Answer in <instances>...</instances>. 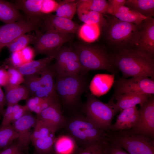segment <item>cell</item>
I'll use <instances>...</instances> for the list:
<instances>
[{
    "mask_svg": "<svg viewBox=\"0 0 154 154\" xmlns=\"http://www.w3.org/2000/svg\"><path fill=\"white\" fill-rule=\"evenodd\" d=\"M43 0H17L14 4L24 13L27 20L37 21L43 15L41 11Z\"/></svg>",
    "mask_w": 154,
    "mask_h": 154,
    "instance_id": "ffe728a7",
    "label": "cell"
},
{
    "mask_svg": "<svg viewBox=\"0 0 154 154\" xmlns=\"http://www.w3.org/2000/svg\"><path fill=\"white\" fill-rule=\"evenodd\" d=\"M6 104L7 106L18 103L27 99L30 94L25 86L8 84L4 87Z\"/></svg>",
    "mask_w": 154,
    "mask_h": 154,
    "instance_id": "603a6c76",
    "label": "cell"
},
{
    "mask_svg": "<svg viewBox=\"0 0 154 154\" xmlns=\"http://www.w3.org/2000/svg\"><path fill=\"white\" fill-rule=\"evenodd\" d=\"M77 2L74 0H65L59 2L56 11L58 16L72 20L76 12Z\"/></svg>",
    "mask_w": 154,
    "mask_h": 154,
    "instance_id": "d6a6232c",
    "label": "cell"
},
{
    "mask_svg": "<svg viewBox=\"0 0 154 154\" xmlns=\"http://www.w3.org/2000/svg\"><path fill=\"white\" fill-rule=\"evenodd\" d=\"M77 33L82 40L86 42H91L98 37L100 33V28L96 25L84 23L80 26Z\"/></svg>",
    "mask_w": 154,
    "mask_h": 154,
    "instance_id": "4dcf8cb0",
    "label": "cell"
},
{
    "mask_svg": "<svg viewBox=\"0 0 154 154\" xmlns=\"http://www.w3.org/2000/svg\"><path fill=\"white\" fill-rule=\"evenodd\" d=\"M139 117L138 109L136 106L124 109L118 116L115 123L112 124L110 131H129L135 125Z\"/></svg>",
    "mask_w": 154,
    "mask_h": 154,
    "instance_id": "ac0fdd59",
    "label": "cell"
},
{
    "mask_svg": "<svg viewBox=\"0 0 154 154\" xmlns=\"http://www.w3.org/2000/svg\"><path fill=\"white\" fill-rule=\"evenodd\" d=\"M39 74L40 75L39 86L34 96L46 98L57 95L55 89L56 74L53 66L49 64Z\"/></svg>",
    "mask_w": 154,
    "mask_h": 154,
    "instance_id": "2e32d148",
    "label": "cell"
},
{
    "mask_svg": "<svg viewBox=\"0 0 154 154\" xmlns=\"http://www.w3.org/2000/svg\"><path fill=\"white\" fill-rule=\"evenodd\" d=\"M76 12L79 19L84 23L96 25L100 29L105 24L106 18L101 13L78 7Z\"/></svg>",
    "mask_w": 154,
    "mask_h": 154,
    "instance_id": "83f0119b",
    "label": "cell"
},
{
    "mask_svg": "<svg viewBox=\"0 0 154 154\" xmlns=\"http://www.w3.org/2000/svg\"><path fill=\"white\" fill-rule=\"evenodd\" d=\"M17 140L6 148L0 151V154H25Z\"/></svg>",
    "mask_w": 154,
    "mask_h": 154,
    "instance_id": "60d3db41",
    "label": "cell"
},
{
    "mask_svg": "<svg viewBox=\"0 0 154 154\" xmlns=\"http://www.w3.org/2000/svg\"><path fill=\"white\" fill-rule=\"evenodd\" d=\"M82 111L88 119L106 132L110 130L113 119L117 114L111 105L102 102L89 93L87 94Z\"/></svg>",
    "mask_w": 154,
    "mask_h": 154,
    "instance_id": "52a82bcc",
    "label": "cell"
},
{
    "mask_svg": "<svg viewBox=\"0 0 154 154\" xmlns=\"http://www.w3.org/2000/svg\"><path fill=\"white\" fill-rule=\"evenodd\" d=\"M124 5L146 17L154 16V0H126Z\"/></svg>",
    "mask_w": 154,
    "mask_h": 154,
    "instance_id": "484cf974",
    "label": "cell"
},
{
    "mask_svg": "<svg viewBox=\"0 0 154 154\" xmlns=\"http://www.w3.org/2000/svg\"><path fill=\"white\" fill-rule=\"evenodd\" d=\"M26 19L19 12L14 4L0 0V21L5 24Z\"/></svg>",
    "mask_w": 154,
    "mask_h": 154,
    "instance_id": "cb8c5ba5",
    "label": "cell"
},
{
    "mask_svg": "<svg viewBox=\"0 0 154 154\" xmlns=\"http://www.w3.org/2000/svg\"><path fill=\"white\" fill-rule=\"evenodd\" d=\"M82 72L87 73L90 70H104L115 74L118 70L114 65L112 54L97 45L79 44L75 47Z\"/></svg>",
    "mask_w": 154,
    "mask_h": 154,
    "instance_id": "277c9868",
    "label": "cell"
},
{
    "mask_svg": "<svg viewBox=\"0 0 154 154\" xmlns=\"http://www.w3.org/2000/svg\"><path fill=\"white\" fill-rule=\"evenodd\" d=\"M7 71L9 75L8 84L19 85L24 83V77L17 68L9 67Z\"/></svg>",
    "mask_w": 154,
    "mask_h": 154,
    "instance_id": "74e56055",
    "label": "cell"
},
{
    "mask_svg": "<svg viewBox=\"0 0 154 154\" xmlns=\"http://www.w3.org/2000/svg\"><path fill=\"white\" fill-rule=\"evenodd\" d=\"M106 141L118 145L129 154H154V140L141 134L126 131L106 132Z\"/></svg>",
    "mask_w": 154,
    "mask_h": 154,
    "instance_id": "8992f818",
    "label": "cell"
},
{
    "mask_svg": "<svg viewBox=\"0 0 154 154\" xmlns=\"http://www.w3.org/2000/svg\"><path fill=\"white\" fill-rule=\"evenodd\" d=\"M21 51L25 64L33 60L35 53L34 49L28 46L21 50Z\"/></svg>",
    "mask_w": 154,
    "mask_h": 154,
    "instance_id": "f6af8a7d",
    "label": "cell"
},
{
    "mask_svg": "<svg viewBox=\"0 0 154 154\" xmlns=\"http://www.w3.org/2000/svg\"><path fill=\"white\" fill-rule=\"evenodd\" d=\"M60 102L54 104L42 110L37 118L48 124L56 131L63 127L66 119L63 116Z\"/></svg>",
    "mask_w": 154,
    "mask_h": 154,
    "instance_id": "e0dca14e",
    "label": "cell"
},
{
    "mask_svg": "<svg viewBox=\"0 0 154 154\" xmlns=\"http://www.w3.org/2000/svg\"><path fill=\"white\" fill-rule=\"evenodd\" d=\"M6 104L5 94L0 86V116H2L4 110V107Z\"/></svg>",
    "mask_w": 154,
    "mask_h": 154,
    "instance_id": "c3c4849f",
    "label": "cell"
},
{
    "mask_svg": "<svg viewBox=\"0 0 154 154\" xmlns=\"http://www.w3.org/2000/svg\"><path fill=\"white\" fill-rule=\"evenodd\" d=\"M153 95L147 94L127 93L117 96L115 100L116 102L109 103L117 113L122 110L132 108L137 104L141 105L147 102Z\"/></svg>",
    "mask_w": 154,
    "mask_h": 154,
    "instance_id": "d6986e66",
    "label": "cell"
},
{
    "mask_svg": "<svg viewBox=\"0 0 154 154\" xmlns=\"http://www.w3.org/2000/svg\"><path fill=\"white\" fill-rule=\"evenodd\" d=\"M126 0H109L108 1L113 9V12L111 15L115 12L120 7L124 5Z\"/></svg>",
    "mask_w": 154,
    "mask_h": 154,
    "instance_id": "7dc6e473",
    "label": "cell"
},
{
    "mask_svg": "<svg viewBox=\"0 0 154 154\" xmlns=\"http://www.w3.org/2000/svg\"><path fill=\"white\" fill-rule=\"evenodd\" d=\"M9 83V75L7 71L3 68H0V86L4 87Z\"/></svg>",
    "mask_w": 154,
    "mask_h": 154,
    "instance_id": "bcb514c9",
    "label": "cell"
},
{
    "mask_svg": "<svg viewBox=\"0 0 154 154\" xmlns=\"http://www.w3.org/2000/svg\"><path fill=\"white\" fill-rule=\"evenodd\" d=\"M77 7L96 11L103 15H111L112 7L105 0H81L76 1Z\"/></svg>",
    "mask_w": 154,
    "mask_h": 154,
    "instance_id": "4316f807",
    "label": "cell"
},
{
    "mask_svg": "<svg viewBox=\"0 0 154 154\" xmlns=\"http://www.w3.org/2000/svg\"><path fill=\"white\" fill-rule=\"evenodd\" d=\"M138 121L131 130L126 131L131 134H140L154 138V97L152 95L148 100L140 105L138 109Z\"/></svg>",
    "mask_w": 154,
    "mask_h": 154,
    "instance_id": "7c38bea8",
    "label": "cell"
},
{
    "mask_svg": "<svg viewBox=\"0 0 154 154\" xmlns=\"http://www.w3.org/2000/svg\"><path fill=\"white\" fill-rule=\"evenodd\" d=\"M59 4V3L53 0H43L41 11L43 14H50L55 11Z\"/></svg>",
    "mask_w": 154,
    "mask_h": 154,
    "instance_id": "f35d334b",
    "label": "cell"
},
{
    "mask_svg": "<svg viewBox=\"0 0 154 154\" xmlns=\"http://www.w3.org/2000/svg\"><path fill=\"white\" fill-rule=\"evenodd\" d=\"M111 15L121 21L137 25L147 18L125 5L120 7Z\"/></svg>",
    "mask_w": 154,
    "mask_h": 154,
    "instance_id": "f1b7e54d",
    "label": "cell"
},
{
    "mask_svg": "<svg viewBox=\"0 0 154 154\" xmlns=\"http://www.w3.org/2000/svg\"><path fill=\"white\" fill-rule=\"evenodd\" d=\"M37 120V118L29 112L12 124L19 135L17 140L25 153H28L31 141V129L35 127Z\"/></svg>",
    "mask_w": 154,
    "mask_h": 154,
    "instance_id": "9a60e30c",
    "label": "cell"
},
{
    "mask_svg": "<svg viewBox=\"0 0 154 154\" xmlns=\"http://www.w3.org/2000/svg\"><path fill=\"white\" fill-rule=\"evenodd\" d=\"M18 137L12 124L0 127V151L9 146Z\"/></svg>",
    "mask_w": 154,
    "mask_h": 154,
    "instance_id": "1f68e13d",
    "label": "cell"
},
{
    "mask_svg": "<svg viewBox=\"0 0 154 154\" xmlns=\"http://www.w3.org/2000/svg\"><path fill=\"white\" fill-rule=\"evenodd\" d=\"M54 59L52 56H47L42 59L32 60L17 68L24 76L38 75Z\"/></svg>",
    "mask_w": 154,
    "mask_h": 154,
    "instance_id": "d4e9b609",
    "label": "cell"
},
{
    "mask_svg": "<svg viewBox=\"0 0 154 154\" xmlns=\"http://www.w3.org/2000/svg\"><path fill=\"white\" fill-rule=\"evenodd\" d=\"M114 93L108 102H114L119 95L127 93L147 94H154V79L143 76L132 77L129 79L120 78L113 84Z\"/></svg>",
    "mask_w": 154,
    "mask_h": 154,
    "instance_id": "9c48e42d",
    "label": "cell"
},
{
    "mask_svg": "<svg viewBox=\"0 0 154 154\" xmlns=\"http://www.w3.org/2000/svg\"><path fill=\"white\" fill-rule=\"evenodd\" d=\"M24 83L30 94L34 96L37 90L39 84L40 77L38 75L25 76Z\"/></svg>",
    "mask_w": 154,
    "mask_h": 154,
    "instance_id": "8d00e7d4",
    "label": "cell"
},
{
    "mask_svg": "<svg viewBox=\"0 0 154 154\" xmlns=\"http://www.w3.org/2000/svg\"><path fill=\"white\" fill-rule=\"evenodd\" d=\"M34 31L35 38L33 44L35 53L54 58L63 45L74 37L72 34L50 31L43 33L39 29Z\"/></svg>",
    "mask_w": 154,
    "mask_h": 154,
    "instance_id": "ba28073f",
    "label": "cell"
},
{
    "mask_svg": "<svg viewBox=\"0 0 154 154\" xmlns=\"http://www.w3.org/2000/svg\"><path fill=\"white\" fill-rule=\"evenodd\" d=\"M54 58L56 62L53 66L56 76H67L82 72L77 55L74 50L62 47Z\"/></svg>",
    "mask_w": 154,
    "mask_h": 154,
    "instance_id": "8fae6325",
    "label": "cell"
},
{
    "mask_svg": "<svg viewBox=\"0 0 154 154\" xmlns=\"http://www.w3.org/2000/svg\"><path fill=\"white\" fill-rule=\"evenodd\" d=\"M105 154H129L119 146L106 140Z\"/></svg>",
    "mask_w": 154,
    "mask_h": 154,
    "instance_id": "7bdbcfd3",
    "label": "cell"
},
{
    "mask_svg": "<svg viewBox=\"0 0 154 154\" xmlns=\"http://www.w3.org/2000/svg\"><path fill=\"white\" fill-rule=\"evenodd\" d=\"M78 145L74 138L66 133L56 137L53 151L55 154H76Z\"/></svg>",
    "mask_w": 154,
    "mask_h": 154,
    "instance_id": "7402d4cb",
    "label": "cell"
},
{
    "mask_svg": "<svg viewBox=\"0 0 154 154\" xmlns=\"http://www.w3.org/2000/svg\"><path fill=\"white\" fill-rule=\"evenodd\" d=\"M40 28L42 31H53L74 34L77 33L80 26L72 20L51 14H43Z\"/></svg>",
    "mask_w": 154,
    "mask_h": 154,
    "instance_id": "5bb4252c",
    "label": "cell"
},
{
    "mask_svg": "<svg viewBox=\"0 0 154 154\" xmlns=\"http://www.w3.org/2000/svg\"><path fill=\"white\" fill-rule=\"evenodd\" d=\"M63 128L82 148L106 141V132L81 114L66 119Z\"/></svg>",
    "mask_w": 154,
    "mask_h": 154,
    "instance_id": "3957f363",
    "label": "cell"
},
{
    "mask_svg": "<svg viewBox=\"0 0 154 154\" xmlns=\"http://www.w3.org/2000/svg\"><path fill=\"white\" fill-rule=\"evenodd\" d=\"M82 72L64 76H56L55 89L60 103L66 107L72 109L79 104L82 94L88 87V81Z\"/></svg>",
    "mask_w": 154,
    "mask_h": 154,
    "instance_id": "5b68a950",
    "label": "cell"
},
{
    "mask_svg": "<svg viewBox=\"0 0 154 154\" xmlns=\"http://www.w3.org/2000/svg\"><path fill=\"white\" fill-rule=\"evenodd\" d=\"M106 17V24L102 28L109 47L114 52L134 48L138 25L122 21L110 14Z\"/></svg>",
    "mask_w": 154,
    "mask_h": 154,
    "instance_id": "7a4b0ae2",
    "label": "cell"
},
{
    "mask_svg": "<svg viewBox=\"0 0 154 154\" xmlns=\"http://www.w3.org/2000/svg\"><path fill=\"white\" fill-rule=\"evenodd\" d=\"M112 56L114 65L121 72L123 78L143 76L154 79V59L135 48L114 52Z\"/></svg>",
    "mask_w": 154,
    "mask_h": 154,
    "instance_id": "6da1fadb",
    "label": "cell"
},
{
    "mask_svg": "<svg viewBox=\"0 0 154 154\" xmlns=\"http://www.w3.org/2000/svg\"><path fill=\"white\" fill-rule=\"evenodd\" d=\"M56 131L52 127L37 117V121L31 137V141L55 134Z\"/></svg>",
    "mask_w": 154,
    "mask_h": 154,
    "instance_id": "836d02e7",
    "label": "cell"
},
{
    "mask_svg": "<svg viewBox=\"0 0 154 154\" xmlns=\"http://www.w3.org/2000/svg\"><path fill=\"white\" fill-rule=\"evenodd\" d=\"M13 122L21 118L29 112L25 106L17 104L13 105Z\"/></svg>",
    "mask_w": 154,
    "mask_h": 154,
    "instance_id": "ee69618b",
    "label": "cell"
},
{
    "mask_svg": "<svg viewBox=\"0 0 154 154\" xmlns=\"http://www.w3.org/2000/svg\"><path fill=\"white\" fill-rule=\"evenodd\" d=\"M2 116L3 118L0 127H5L12 124L13 122V105L7 106V108L4 110Z\"/></svg>",
    "mask_w": 154,
    "mask_h": 154,
    "instance_id": "ab89813d",
    "label": "cell"
},
{
    "mask_svg": "<svg viewBox=\"0 0 154 154\" xmlns=\"http://www.w3.org/2000/svg\"><path fill=\"white\" fill-rule=\"evenodd\" d=\"M106 141L82 148L76 154H105Z\"/></svg>",
    "mask_w": 154,
    "mask_h": 154,
    "instance_id": "d590c367",
    "label": "cell"
},
{
    "mask_svg": "<svg viewBox=\"0 0 154 154\" xmlns=\"http://www.w3.org/2000/svg\"><path fill=\"white\" fill-rule=\"evenodd\" d=\"M9 67L17 68L25 64L21 50L12 53L9 59Z\"/></svg>",
    "mask_w": 154,
    "mask_h": 154,
    "instance_id": "b9f144b4",
    "label": "cell"
},
{
    "mask_svg": "<svg viewBox=\"0 0 154 154\" xmlns=\"http://www.w3.org/2000/svg\"><path fill=\"white\" fill-rule=\"evenodd\" d=\"M41 21L21 20L18 21L0 25V52L20 35L40 28Z\"/></svg>",
    "mask_w": 154,
    "mask_h": 154,
    "instance_id": "30bf717a",
    "label": "cell"
},
{
    "mask_svg": "<svg viewBox=\"0 0 154 154\" xmlns=\"http://www.w3.org/2000/svg\"><path fill=\"white\" fill-rule=\"evenodd\" d=\"M56 138L55 134H53L32 142L35 152L39 154H50L53 151V146Z\"/></svg>",
    "mask_w": 154,
    "mask_h": 154,
    "instance_id": "f546056e",
    "label": "cell"
},
{
    "mask_svg": "<svg viewBox=\"0 0 154 154\" xmlns=\"http://www.w3.org/2000/svg\"><path fill=\"white\" fill-rule=\"evenodd\" d=\"M114 74H98L92 80L89 86L91 94L100 96L107 93L114 82Z\"/></svg>",
    "mask_w": 154,
    "mask_h": 154,
    "instance_id": "44dd1931",
    "label": "cell"
},
{
    "mask_svg": "<svg viewBox=\"0 0 154 154\" xmlns=\"http://www.w3.org/2000/svg\"><path fill=\"white\" fill-rule=\"evenodd\" d=\"M138 28L134 48L148 57L154 59V18H147L138 25Z\"/></svg>",
    "mask_w": 154,
    "mask_h": 154,
    "instance_id": "4fadbf2b",
    "label": "cell"
},
{
    "mask_svg": "<svg viewBox=\"0 0 154 154\" xmlns=\"http://www.w3.org/2000/svg\"><path fill=\"white\" fill-rule=\"evenodd\" d=\"M25 154H29L28 153H25ZM32 154H39L35 152V153H33Z\"/></svg>",
    "mask_w": 154,
    "mask_h": 154,
    "instance_id": "681fc988",
    "label": "cell"
},
{
    "mask_svg": "<svg viewBox=\"0 0 154 154\" xmlns=\"http://www.w3.org/2000/svg\"><path fill=\"white\" fill-rule=\"evenodd\" d=\"M35 38V34H23L16 38L7 47L11 53L19 51L29 44H33Z\"/></svg>",
    "mask_w": 154,
    "mask_h": 154,
    "instance_id": "e575fe53",
    "label": "cell"
}]
</instances>
